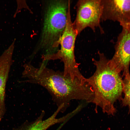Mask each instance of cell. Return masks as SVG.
<instances>
[{
    "label": "cell",
    "mask_w": 130,
    "mask_h": 130,
    "mask_svg": "<svg viewBox=\"0 0 130 130\" xmlns=\"http://www.w3.org/2000/svg\"><path fill=\"white\" fill-rule=\"evenodd\" d=\"M22 77L27 82L40 85L50 93L58 107L65 110L72 100H81L92 103L94 93L87 82L65 76L63 72L56 71L46 66L44 63L36 67L30 63L25 64Z\"/></svg>",
    "instance_id": "1"
},
{
    "label": "cell",
    "mask_w": 130,
    "mask_h": 130,
    "mask_svg": "<svg viewBox=\"0 0 130 130\" xmlns=\"http://www.w3.org/2000/svg\"><path fill=\"white\" fill-rule=\"evenodd\" d=\"M98 53V59H92L95 71L86 81L94 92L93 103L104 113L113 115L116 111L114 104L123 92V80L121 73L110 65L104 54L99 51Z\"/></svg>",
    "instance_id": "2"
},
{
    "label": "cell",
    "mask_w": 130,
    "mask_h": 130,
    "mask_svg": "<svg viewBox=\"0 0 130 130\" xmlns=\"http://www.w3.org/2000/svg\"><path fill=\"white\" fill-rule=\"evenodd\" d=\"M68 3L69 0H52L47 6L39 44L44 52L42 57L54 54L59 50L66 24Z\"/></svg>",
    "instance_id": "3"
},
{
    "label": "cell",
    "mask_w": 130,
    "mask_h": 130,
    "mask_svg": "<svg viewBox=\"0 0 130 130\" xmlns=\"http://www.w3.org/2000/svg\"><path fill=\"white\" fill-rule=\"evenodd\" d=\"M78 35L72 21L69 3L66 24L59 42L60 48L56 53L45 58L44 60L45 61L60 60L64 64V75L73 80L82 79L84 77L79 70V64L76 62L74 54L75 42Z\"/></svg>",
    "instance_id": "4"
},
{
    "label": "cell",
    "mask_w": 130,
    "mask_h": 130,
    "mask_svg": "<svg viewBox=\"0 0 130 130\" xmlns=\"http://www.w3.org/2000/svg\"><path fill=\"white\" fill-rule=\"evenodd\" d=\"M76 7V16L73 23L78 35L87 27L94 32L98 28L101 33H104L100 24L103 8L102 0H79Z\"/></svg>",
    "instance_id": "5"
},
{
    "label": "cell",
    "mask_w": 130,
    "mask_h": 130,
    "mask_svg": "<svg viewBox=\"0 0 130 130\" xmlns=\"http://www.w3.org/2000/svg\"><path fill=\"white\" fill-rule=\"evenodd\" d=\"M101 21H117L122 28L130 27V0H102Z\"/></svg>",
    "instance_id": "6"
},
{
    "label": "cell",
    "mask_w": 130,
    "mask_h": 130,
    "mask_svg": "<svg viewBox=\"0 0 130 130\" xmlns=\"http://www.w3.org/2000/svg\"><path fill=\"white\" fill-rule=\"evenodd\" d=\"M110 65L123 75L129 72L130 63V27L122 28L117 37L115 52L109 60Z\"/></svg>",
    "instance_id": "7"
},
{
    "label": "cell",
    "mask_w": 130,
    "mask_h": 130,
    "mask_svg": "<svg viewBox=\"0 0 130 130\" xmlns=\"http://www.w3.org/2000/svg\"><path fill=\"white\" fill-rule=\"evenodd\" d=\"M15 40L0 56V122L6 111L5 98L6 84L12 63Z\"/></svg>",
    "instance_id": "8"
},
{
    "label": "cell",
    "mask_w": 130,
    "mask_h": 130,
    "mask_svg": "<svg viewBox=\"0 0 130 130\" xmlns=\"http://www.w3.org/2000/svg\"><path fill=\"white\" fill-rule=\"evenodd\" d=\"M63 107L60 106L49 117L43 119L45 114L43 111L40 115L35 120L32 121H25L17 127L14 128L12 130H46L51 126L56 124L62 123L69 119L72 116L70 113L60 118L57 117L60 112L62 111Z\"/></svg>",
    "instance_id": "9"
},
{
    "label": "cell",
    "mask_w": 130,
    "mask_h": 130,
    "mask_svg": "<svg viewBox=\"0 0 130 130\" xmlns=\"http://www.w3.org/2000/svg\"><path fill=\"white\" fill-rule=\"evenodd\" d=\"M123 92L124 96L122 100L123 106H128L130 111V74L129 72L123 75Z\"/></svg>",
    "instance_id": "10"
},
{
    "label": "cell",
    "mask_w": 130,
    "mask_h": 130,
    "mask_svg": "<svg viewBox=\"0 0 130 130\" xmlns=\"http://www.w3.org/2000/svg\"><path fill=\"white\" fill-rule=\"evenodd\" d=\"M17 7L16 10L13 16V17L14 18L16 17V15L20 10L23 7H25L24 6H25L26 4L24 2H22V1L17 0Z\"/></svg>",
    "instance_id": "11"
},
{
    "label": "cell",
    "mask_w": 130,
    "mask_h": 130,
    "mask_svg": "<svg viewBox=\"0 0 130 130\" xmlns=\"http://www.w3.org/2000/svg\"><path fill=\"white\" fill-rule=\"evenodd\" d=\"M61 129V127L60 126H59L56 130H60Z\"/></svg>",
    "instance_id": "12"
}]
</instances>
